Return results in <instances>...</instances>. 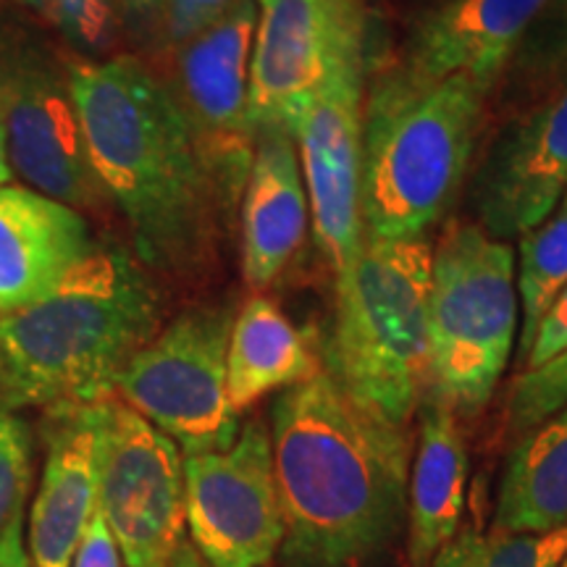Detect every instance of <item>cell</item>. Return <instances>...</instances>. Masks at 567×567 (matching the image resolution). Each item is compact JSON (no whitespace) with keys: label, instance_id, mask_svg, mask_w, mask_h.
Here are the masks:
<instances>
[{"label":"cell","instance_id":"obj_1","mask_svg":"<svg viewBox=\"0 0 567 567\" xmlns=\"http://www.w3.org/2000/svg\"><path fill=\"white\" fill-rule=\"evenodd\" d=\"M90 166L147 271L203 276L229 208L200 137L163 76L134 55L71 59Z\"/></svg>","mask_w":567,"mask_h":567},{"label":"cell","instance_id":"obj_2","mask_svg":"<svg viewBox=\"0 0 567 567\" xmlns=\"http://www.w3.org/2000/svg\"><path fill=\"white\" fill-rule=\"evenodd\" d=\"M284 567H365L408 517V429L375 415L326 365L271 405Z\"/></svg>","mask_w":567,"mask_h":567},{"label":"cell","instance_id":"obj_3","mask_svg":"<svg viewBox=\"0 0 567 567\" xmlns=\"http://www.w3.org/2000/svg\"><path fill=\"white\" fill-rule=\"evenodd\" d=\"M161 292L134 252L97 245L53 292L0 318V405L84 408L116 394L158 334Z\"/></svg>","mask_w":567,"mask_h":567},{"label":"cell","instance_id":"obj_4","mask_svg":"<svg viewBox=\"0 0 567 567\" xmlns=\"http://www.w3.org/2000/svg\"><path fill=\"white\" fill-rule=\"evenodd\" d=\"M492 87L467 76L379 74L363 109L360 213L365 237L413 239L457 200Z\"/></svg>","mask_w":567,"mask_h":567},{"label":"cell","instance_id":"obj_5","mask_svg":"<svg viewBox=\"0 0 567 567\" xmlns=\"http://www.w3.org/2000/svg\"><path fill=\"white\" fill-rule=\"evenodd\" d=\"M429 237L363 239L350 292L337 300L329 368L354 400L402 425L429 389Z\"/></svg>","mask_w":567,"mask_h":567},{"label":"cell","instance_id":"obj_6","mask_svg":"<svg viewBox=\"0 0 567 567\" xmlns=\"http://www.w3.org/2000/svg\"><path fill=\"white\" fill-rule=\"evenodd\" d=\"M520 331L515 252L478 224H455L431 260L429 389L478 415L499 386Z\"/></svg>","mask_w":567,"mask_h":567},{"label":"cell","instance_id":"obj_7","mask_svg":"<svg viewBox=\"0 0 567 567\" xmlns=\"http://www.w3.org/2000/svg\"><path fill=\"white\" fill-rule=\"evenodd\" d=\"M0 122L24 187L80 213L111 205L84 147L69 61L21 21L0 24Z\"/></svg>","mask_w":567,"mask_h":567},{"label":"cell","instance_id":"obj_8","mask_svg":"<svg viewBox=\"0 0 567 567\" xmlns=\"http://www.w3.org/2000/svg\"><path fill=\"white\" fill-rule=\"evenodd\" d=\"M231 323L226 305L184 310L134 354L116 381L118 400L172 439L184 457L226 450L239 434V415L226 400Z\"/></svg>","mask_w":567,"mask_h":567},{"label":"cell","instance_id":"obj_9","mask_svg":"<svg viewBox=\"0 0 567 567\" xmlns=\"http://www.w3.org/2000/svg\"><path fill=\"white\" fill-rule=\"evenodd\" d=\"M368 27L344 40L329 74L295 126L310 224L329 260L337 300L350 292L363 252L360 163H363Z\"/></svg>","mask_w":567,"mask_h":567},{"label":"cell","instance_id":"obj_10","mask_svg":"<svg viewBox=\"0 0 567 567\" xmlns=\"http://www.w3.org/2000/svg\"><path fill=\"white\" fill-rule=\"evenodd\" d=\"M95 413L97 509L126 567H166L184 538V455L116 394Z\"/></svg>","mask_w":567,"mask_h":567},{"label":"cell","instance_id":"obj_11","mask_svg":"<svg viewBox=\"0 0 567 567\" xmlns=\"http://www.w3.org/2000/svg\"><path fill=\"white\" fill-rule=\"evenodd\" d=\"M184 520L210 567H266L279 555L284 517L264 421H247L226 450L184 457Z\"/></svg>","mask_w":567,"mask_h":567},{"label":"cell","instance_id":"obj_12","mask_svg":"<svg viewBox=\"0 0 567 567\" xmlns=\"http://www.w3.org/2000/svg\"><path fill=\"white\" fill-rule=\"evenodd\" d=\"M247 126L295 134L344 40L368 27L365 0H255Z\"/></svg>","mask_w":567,"mask_h":567},{"label":"cell","instance_id":"obj_13","mask_svg":"<svg viewBox=\"0 0 567 567\" xmlns=\"http://www.w3.org/2000/svg\"><path fill=\"white\" fill-rule=\"evenodd\" d=\"M255 19V0H239L221 21L172 51L174 76L166 80L229 203L243 195L255 151L247 126Z\"/></svg>","mask_w":567,"mask_h":567},{"label":"cell","instance_id":"obj_14","mask_svg":"<svg viewBox=\"0 0 567 567\" xmlns=\"http://www.w3.org/2000/svg\"><path fill=\"white\" fill-rule=\"evenodd\" d=\"M567 189V87L509 122L481 158L471 205L488 237H520Z\"/></svg>","mask_w":567,"mask_h":567},{"label":"cell","instance_id":"obj_15","mask_svg":"<svg viewBox=\"0 0 567 567\" xmlns=\"http://www.w3.org/2000/svg\"><path fill=\"white\" fill-rule=\"evenodd\" d=\"M551 0H442L417 21L402 66L425 80H467L494 87L520 53Z\"/></svg>","mask_w":567,"mask_h":567},{"label":"cell","instance_id":"obj_16","mask_svg":"<svg viewBox=\"0 0 567 567\" xmlns=\"http://www.w3.org/2000/svg\"><path fill=\"white\" fill-rule=\"evenodd\" d=\"M45 463L30 509V557L34 567H71L97 509L95 413L84 408L45 410Z\"/></svg>","mask_w":567,"mask_h":567},{"label":"cell","instance_id":"obj_17","mask_svg":"<svg viewBox=\"0 0 567 567\" xmlns=\"http://www.w3.org/2000/svg\"><path fill=\"white\" fill-rule=\"evenodd\" d=\"M95 247L84 213L24 184L0 189V318L53 292Z\"/></svg>","mask_w":567,"mask_h":567},{"label":"cell","instance_id":"obj_18","mask_svg":"<svg viewBox=\"0 0 567 567\" xmlns=\"http://www.w3.org/2000/svg\"><path fill=\"white\" fill-rule=\"evenodd\" d=\"M243 274L258 289L271 287L292 264L310 226L295 137L284 130L255 134L250 172L243 187Z\"/></svg>","mask_w":567,"mask_h":567},{"label":"cell","instance_id":"obj_19","mask_svg":"<svg viewBox=\"0 0 567 567\" xmlns=\"http://www.w3.org/2000/svg\"><path fill=\"white\" fill-rule=\"evenodd\" d=\"M421 429L408 481V549L413 567H429L463 526L467 450L457 413L425 389Z\"/></svg>","mask_w":567,"mask_h":567},{"label":"cell","instance_id":"obj_20","mask_svg":"<svg viewBox=\"0 0 567 567\" xmlns=\"http://www.w3.org/2000/svg\"><path fill=\"white\" fill-rule=\"evenodd\" d=\"M321 368L302 331L268 297L252 295L234 316L226 350V400L234 415L260 396L305 384Z\"/></svg>","mask_w":567,"mask_h":567},{"label":"cell","instance_id":"obj_21","mask_svg":"<svg viewBox=\"0 0 567 567\" xmlns=\"http://www.w3.org/2000/svg\"><path fill=\"white\" fill-rule=\"evenodd\" d=\"M567 526V405L517 439L499 478L492 517L505 534Z\"/></svg>","mask_w":567,"mask_h":567},{"label":"cell","instance_id":"obj_22","mask_svg":"<svg viewBox=\"0 0 567 567\" xmlns=\"http://www.w3.org/2000/svg\"><path fill=\"white\" fill-rule=\"evenodd\" d=\"M520 297V360L526 358L536 326L567 284V189L555 210L517 237L515 260Z\"/></svg>","mask_w":567,"mask_h":567},{"label":"cell","instance_id":"obj_23","mask_svg":"<svg viewBox=\"0 0 567 567\" xmlns=\"http://www.w3.org/2000/svg\"><path fill=\"white\" fill-rule=\"evenodd\" d=\"M567 551V526L547 534L460 528L429 567H557Z\"/></svg>","mask_w":567,"mask_h":567},{"label":"cell","instance_id":"obj_24","mask_svg":"<svg viewBox=\"0 0 567 567\" xmlns=\"http://www.w3.org/2000/svg\"><path fill=\"white\" fill-rule=\"evenodd\" d=\"M27 11L45 21L59 38L82 59H109L122 40L113 0H19Z\"/></svg>","mask_w":567,"mask_h":567},{"label":"cell","instance_id":"obj_25","mask_svg":"<svg viewBox=\"0 0 567 567\" xmlns=\"http://www.w3.org/2000/svg\"><path fill=\"white\" fill-rule=\"evenodd\" d=\"M567 405V350L547 360L544 365L523 371L509 389L505 423L507 434L520 439L538 423Z\"/></svg>","mask_w":567,"mask_h":567},{"label":"cell","instance_id":"obj_26","mask_svg":"<svg viewBox=\"0 0 567 567\" xmlns=\"http://www.w3.org/2000/svg\"><path fill=\"white\" fill-rule=\"evenodd\" d=\"M32 455L30 425L0 405V538L24 517L32 486Z\"/></svg>","mask_w":567,"mask_h":567},{"label":"cell","instance_id":"obj_27","mask_svg":"<svg viewBox=\"0 0 567 567\" xmlns=\"http://www.w3.org/2000/svg\"><path fill=\"white\" fill-rule=\"evenodd\" d=\"M239 0H163L158 21V42L166 53L189 42L208 27L221 21Z\"/></svg>","mask_w":567,"mask_h":567},{"label":"cell","instance_id":"obj_28","mask_svg":"<svg viewBox=\"0 0 567 567\" xmlns=\"http://www.w3.org/2000/svg\"><path fill=\"white\" fill-rule=\"evenodd\" d=\"M563 350H567V284L559 289L547 313L538 321L536 334L530 339L526 358H523V371L544 365Z\"/></svg>","mask_w":567,"mask_h":567},{"label":"cell","instance_id":"obj_29","mask_svg":"<svg viewBox=\"0 0 567 567\" xmlns=\"http://www.w3.org/2000/svg\"><path fill=\"white\" fill-rule=\"evenodd\" d=\"M71 567H124L122 551H118L116 538H113L101 509H95V515H92L80 547L74 551V559H71Z\"/></svg>","mask_w":567,"mask_h":567},{"label":"cell","instance_id":"obj_30","mask_svg":"<svg viewBox=\"0 0 567 567\" xmlns=\"http://www.w3.org/2000/svg\"><path fill=\"white\" fill-rule=\"evenodd\" d=\"M542 21L547 24L551 21V38L547 40V48L538 53V61L555 76L559 92L567 87V0H551Z\"/></svg>","mask_w":567,"mask_h":567},{"label":"cell","instance_id":"obj_31","mask_svg":"<svg viewBox=\"0 0 567 567\" xmlns=\"http://www.w3.org/2000/svg\"><path fill=\"white\" fill-rule=\"evenodd\" d=\"M161 3L163 0H113L124 34L140 40L142 45H155L158 42Z\"/></svg>","mask_w":567,"mask_h":567},{"label":"cell","instance_id":"obj_32","mask_svg":"<svg viewBox=\"0 0 567 567\" xmlns=\"http://www.w3.org/2000/svg\"><path fill=\"white\" fill-rule=\"evenodd\" d=\"M24 517L13 523L0 538V567H34L30 551L24 547V536H21Z\"/></svg>","mask_w":567,"mask_h":567},{"label":"cell","instance_id":"obj_33","mask_svg":"<svg viewBox=\"0 0 567 567\" xmlns=\"http://www.w3.org/2000/svg\"><path fill=\"white\" fill-rule=\"evenodd\" d=\"M166 567H210V565L205 563V557L195 549V544L189 542V538H182L179 547L174 549V555L168 559Z\"/></svg>","mask_w":567,"mask_h":567},{"label":"cell","instance_id":"obj_34","mask_svg":"<svg viewBox=\"0 0 567 567\" xmlns=\"http://www.w3.org/2000/svg\"><path fill=\"white\" fill-rule=\"evenodd\" d=\"M13 179V168L9 161V147H6V132H3V122H0V189L9 187Z\"/></svg>","mask_w":567,"mask_h":567},{"label":"cell","instance_id":"obj_35","mask_svg":"<svg viewBox=\"0 0 567 567\" xmlns=\"http://www.w3.org/2000/svg\"><path fill=\"white\" fill-rule=\"evenodd\" d=\"M557 567H567V551H565V557L559 559V565H557Z\"/></svg>","mask_w":567,"mask_h":567}]
</instances>
